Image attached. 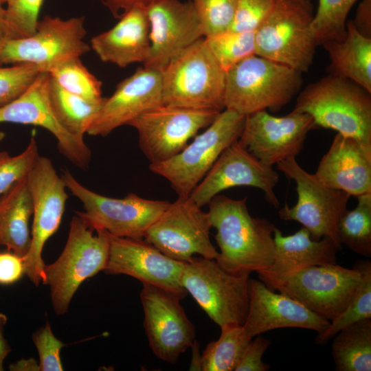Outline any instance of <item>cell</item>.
Here are the masks:
<instances>
[{"instance_id":"obj_49","label":"cell","mask_w":371,"mask_h":371,"mask_svg":"<svg viewBox=\"0 0 371 371\" xmlns=\"http://www.w3.org/2000/svg\"><path fill=\"white\" fill-rule=\"evenodd\" d=\"M11 371H40L38 362L34 358L21 359L9 366Z\"/></svg>"},{"instance_id":"obj_31","label":"cell","mask_w":371,"mask_h":371,"mask_svg":"<svg viewBox=\"0 0 371 371\" xmlns=\"http://www.w3.org/2000/svg\"><path fill=\"white\" fill-rule=\"evenodd\" d=\"M220 328L219 338L210 342L201 355L203 371H234L253 339L247 335L243 325L227 324Z\"/></svg>"},{"instance_id":"obj_27","label":"cell","mask_w":371,"mask_h":371,"mask_svg":"<svg viewBox=\"0 0 371 371\" xmlns=\"http://www.w3.org/2000/svg\"><path fill=\"white\" fill-rule=\"evenodd\" d=\"M322 45L330 59L329 74L349 79L371 92V38L362 35L350 20L343 40Z\"/></svg>"},{"instance_id":"obj_25","label":"cell","mask_w":371,"mask_h":371,"mask_svg":"<svg viewBox=\"0 0 371 371\" xmlns=\"http://www.w3.org/2000/svg\"><path fill=\"white\" fill-rule=\"evenodd\" d=\"M314 175L324 186L350 196L371 192V155L355 139L337 133Z\"/></svg>"},{"instance_id":"obj_17","label":"cell","mask_w":371,"mask_h":371,"mask_svg":"<svg viewBox=\"0 0 371 371\" xmlns=\"http://www.w3.org/2000/svg\"><path fill=\"white\" fill-rule=\"evenodd\" d=\"M278 181L273 167L258 160L238 139L223 150L189 197L202 207L225 190L250 186L261 190L267 202L278 208L274 192Z\"/></svg>"},{"instance_id":"obj_5","label":"cell","mask_w":371,"mask_h":371,"mask_svg":"<svg viewBox=\"0 0 371 371\" xmlns=\"http://www.w3.org/2000/svg\"><path fill=\"white\" fill-rule=\"evenodd\" d=\"M110 234L89 227L78 214L73 216L65 246L56 261L45 265L42 283L50 289L53 308L64 315L75 293L87 279L106 267Z\"/></svg>"},{"instance_id":"obj_23","label":"cell","mask_w":371,"mask_h":371,"mask_svg":"<svg viewBox=\"0 0 371 371\" xmlns=\"http://www.w3.org/2000/svg\"><path fill=\"white\" fill-rule=\"evenodd\" d=\"M249 302L243 326L253 338L263 333L283 328L324 330L330 322L312 312L297 300L276 293L260 280L250 278Z\"/></svg>"},{"instance_id":"obj_18","label":"cell","mask_w":371,"mask_h":371,"mask_svg":"<svg viewBox=\"0 0 371 371\" xmlns=\"http://www.w3.org/2000/svg\"><path fill=\"white\" fill-rule=\"evenodd\" d=\"M313 117L292 111L276 117L266 110L245 116L238 142L265 164H273L295 158L304 147L308 133L316 128Z\"/></svg>"},{"instance_id":"obj_43","label":"cell","mask_w":371,"mask_h":371,"mask_svg":"<svg viewBox=\"0 0 371 371\" xmlns=\"http://www.w3.org/2000/svg\"><path fill=\"white\" fill-rule=\"evenodd\" d=\"M270 340L257 335L245 349L234 371H267L270 366L265 363L262 356L270 345Z\"/></svg>"},{"instance_id":"obj_40","label":"cell","mask_w":371,"mask_h":371,"mask_svg":"<svg viewBox=\"0 0 371 371\" xmlns=\"http://www.w3.org/2000/svg\"><path fill=\"white\" fill-rule=\"evenodd\" d=\"M44 0H8L7 17L13 38L34 33Z\"/></svg>"},{"instance_id":"obj_24","label":"cell","mask_w":371,"mask_h":371,"mask_svg":"<svg viewBox=\"0 0 371 371\" xmlns=\"http://www.w3.org/2000/svg\"><path fill=\"white\" fill-rule=\"evenodd\" d=\"M275 254L271 265L256 272L270 290L280 286L294 273L311 266L337 263V248L327 237L315 240L302 227L293 234L284 236L276 227L273 232Z\"/></svg>"},{"instance_id":"obj_46","label":"cell","mask_w":371,"mask_h":371,"mask_svg":"<svg viewBox=\"0 0 371 371\" xmlns=\"http://www.w3.org/2000/svg\"><path fill=\"white\" fill-rule=\"evenodd\" d=\"M156 0H100L112 15L120 19L126 12L135 6L147 7Z\"/></svg>"},{"instance_id":"obj_13","label":"cell","mask_w":371,"mask_h":371,"mask_svg":"<svg viewBox=\"0 0 371 371\" xmlns=\"http://www.w3.org/2000/svg\"><path fill=\"white\" fill-rule=\"evenodd\" d=\"M207 213L190 197H178L148 227L144 239L168 257L183 262L195 255L216 260Z\"/></svg>"},{"instance_id":"obj_38","label":"cell","mask_w":371,"mask_h":371,"mask_svg":"<svg viewBox=\"0 0 371 371\" xmlns=\"http://www.w3.org/2000/svg\"><path fill=\"white\" fill-rule=\"evenodd\" d=\"M204 37L230 29L236 0H192Z\"/></svg>"},{"instance_id":"obj_16","label":"cell","mask_w":371,"mask_h":371,"mask_svg":"<svg viewBox=\"0 0 371 371\" xmlns=\"http://www.w3.org/2000/svg\"><path fill=\"white\" fill-rule=\"evenodd\" d=\"M140 300L144 327L152 352L161 360L175 363L191 348L196 335L195 327L181 305V299L166 290L143 283Z\"/></svg>"},{"instance_id":"obj_10","label":"cell","mask_w":371,"mask_h":371,"mask_svg":"<svg viewBox=\"0 0 371 371\" xmlns=\"http://www.w3.org/2000/svg\"><path fill=\"white\" fill-rule=\"evenodd\" d=\"M85 17L63 19L45 16L30 36L7 41L0 49V65L26 63L49 73L58 65L91 50L85 41Z\"/></svg>"},{"instance_id":"obj_29","label":"cell","mask_w":371,"mask_h":371,"mask_svg":"<svg viewBox=\"0 0 371 371\" xmlns=\"http://www.w3.org/2000/svg\"><path fill=\"white\" fill-rule=\"evenodd\" d=\"M333 338L331 352L336 370H371V318L346 326Z\"/></svg>"},{"instance_id":"obj_47","label":"cell","mask_w":371,"mask_h":371,"mask_svg":"<svg viewBox=\"0 0 371 371\" xmlns=\"http://www.w3.org/2000/svg\"><path fill=\"white\" fill-rule=\"evenodd\" d=\"M6 322V315L0 313V371L3 370L4 360L11 351V348L3 335L4 326Z\"/></svg>"},{"instance_id":"obj_41","label":"cell","mask_w":371,"mask_h":371,"mask_svg":"<svg viewBox=\"0 0 371 371\" xmlns=\"http://www.w3.org/2000/svg\"><path fill=\"white\" fill-rule=\"evenodd\" d=\"M32 339L39 356L40 371L64 370L60 350L65 344L55 337L48 321L34 333Z\"/></svg>"},{"instance_id":"obj_34","label":"cell","mask_w":371,"mask_h":371,"mask_svg":"<svg viewBox=\"0 0 371 371\" xmlns=\"http://www.w3.org/2000/svg\"><path fill=\"white\" fill-rule=\"evenodd\" d=\"M214 59L226 72L244 59L256 54L255 32L228 30L204 37Z\"/></svg>"},{"instance_id":"obj_1","label":"cell","mask_w":371,"mask_h":371,"mask_svg":"<svg viewBox=\"0 0 371 371\" xmlns=\"http://www.w3.org/2000/svg\"><path fill=\"white\" fill-rule=\"evenodd\" d=\"M247 200L218 194L207 204L208 219L216 230L215 239L220 249L216 260L236 276H249L268 268L275 254V225L252 216Z\"/></svg>"},{"instance_id":"obj_15","label":"cell","mask_w":371,"mask_h":371,"mask_svg":"<svg viewBox=\"0 0 371 371\" xmlns=\"http://www.w3.org/2000/svg\"><path fill=\"white\" fill-rule=\"evenodd\" d=\"M361 282V273L354 267L314 265L290 276L277 291L330 322L346 309Z\"/></svg>"},{"instance_id":"obj_52","label":"cell","mask_w":371,"mask_h":371,"mask_svg":"<svg viewBox=\"0 0 371 371\" xmlns=\"http://www.w3.org/2000/svg\"><path fill=\"white\" fill-rule=\"evenodd\" d=\"M8 1V0H0V2L4 3H6Z\"/></svg>"},{"instance_id":"obj_33","label":"cell","mask_w":371,"mask_h":371,"mask_svg":"<svg viewBox=\"0 0 371 371\" xmlns=\"http://www.w3.org/2000/svg\"><path fill=\"white\" fill-rule=\"evenodd\" d=\"M361 273L359 289L346 309L330 322L328 326L318 333L315 339L317 344H324L339 331L359 321L371 318V262L358 260L354 265Z\"/></svg>"},{"instance_id":"obj_11","label":"cell","mask_w":371,"mask_h":371,"mask_svg":"<svg viewBox=\"0 0 371 371\" xmlns=\"http://www.w3.org/2000/svg\"><path fill=\"white\" fill-rule=\"evenodd\" d=\"M278 169L296 184L297 200L289 207L287 203L278 210L284 221H295L310 232L312 239L330 238L337 250L342 244L338 234L339 218L347 210L350 196L344 191L327 187L314 175L304 170L295 158L277 164Z\"/></svg>"},{"instance_id":"obj_7","label":"cell","mask_w":371,"mask_h":371,"mask_svg":"<svg viewBox=\"0 0 371 371\" xmlns=\"http://www.w3.org/2000/svg\"><path fill=\"white\" fill-rule=\"evenodd\" d=\"M245 115L224 109L201 134L164 161L150 164V170L166 179L178 197H189L223 150L238 140Z\"/></svg>"},{"instance_id":"obj_28","label":"cell","mask_w":371,"mask_h":371,"mask_svg":"<svg viewBox=\"0 0 371 371\" xmlns=\"http://www.w3.org/2000/svg\"><path fill=\"white\" fill-rule=\"evenodd\" d=\"M27 178L0 196V245L23 258L31 246L29 224L33 214Z\"/></svg>"},{"instance_id":"obj_50","label":"cell","mask_w":371,"mask_h":371,"mask_svg":"<svg viewBox=\"0 0 371 371\" xmlns=\"http://www.w3.org/2000/svg\"><path fill=\"white\" fill-rule=\"evenodd\" d=\"M192 359L190 363V370H202L201 368V355L199 353L198 341L195 339L192 346Z\"/></svg>"},{"instance_id":"obj_6","label":"cell","mask_w":371,"mask_h":371,"mask_svg":"<svg viewBox=\"0 0 371 371\" xmlns=\"http://www.w3.org/2000/svg\"><path fill=\"white\" fill-rule=\"evenodd\" d=\"M310 0H276L255 32L256 54L306 72L318 45L313 28Z\"/></svg>"},{"instance_id":"obj_22","label":"cell","mask_w":371,"mask_h":371,"mask_svg":"<svg viewBox=\"0 0 371 371\" xmlns=\"http://www.w3.org/2000/svg\"><path fill=\"white\" fill-rule=\"evenodd\" d=\"M162 104L161 72L139 67L117 85L109 98H104L87 134L107 136L143 113Z\"/></svg>"},{"instance_id":"obj_14","label":"cell","mask_w":371,"mask_h":371,"mask_svg":"<svg viewBox=\"0 0 371 371\" xmlns=\"http://www.w3.org/2000/svg\"><path fill=\"white\" fill-rule=\"evenodd\" d=\"M220 112L162 104L143 113L128 125L137 131L139 148L150 164H156L179 153Z\"/></svg>"},{"instance_id":"obj_48","label":"cell","mask_w":371,"mask_h":371,"mask_svg":"<svg viewBox=\"0 0 371 371\" xmlns=\"http://www.w3.org/2000/svg\"><path fill=\"white\" fill-rule=\"evenodd\" d=\"M0 2V49L4 43L13 38L8 21L5 8Z\"/></svg>"},{"instance_id":"obj_44","label":"cell","mask_w":371,"mask_h":371,"mask_svg":"<svg viewBox=\"0 0 371 371\" xmlns=\"http://www.w3.org/2000/svg\"><path fill=\"white\" fill-rule=\"evenodd\" d=\"M25 262L23 257L12 252L0 253V284L10 285L25 275Z\"/></svg>"},{"instance_id":"obj_51","label":"cell","mask_w":371,"mask_h":371,"mask_svg":"<svg viewBox=\"0 0 371 371\" xmlns=\"http://www.w3.org/2000/svg\"><path fill=\"white\" fill-rule=\"evenodd\" d=\"M3 137L4 134L3 133H0V142L2 141Z\"/></svg>"},{"instance_id":"obj_36","label":"cell","mask_w":371,"mask_h":371,"mask_svg":"<svg viewBox=\"0 0 371 371\" xmlns=\"http://www.w3.org/2000/svg\"><path fill=\"white\" fill-rule=\"evenodd\" d=\"M357 0H319L312 28L318 45L330 41L343 40L346 34L347 16Z\"/></svg>"},{"instance_id":"obj_26","label":"cell","mask_w":371,"mask_h":371,"mask_svg":"<svg viewBox=\"0 0 371 371\" xmlns=\"http://www.w3.org/2000/svg\"><path fill=\"white\" fill-rule=\"evenodd\" d=\"M111 29L91 38L89 46L101 61L119 67L146 61L150 53V24L146 7L135 6Z\"/></svg>"},{"instance_id":"obj_45","label":"cell","mask_w":371,"mask_h":371,"mask_svg":"<svg viewBox=\"0 0 371 371\" xmlns=\"http://www.w3.org/2000/svg\"><path fill=\"white\" fill-rule=\"evenodd\" d=\"M352 21L362 35L371 38V0H363L359 4L355 19Z\"/></svg>"},{"instance_id":"obj_19","label":"cell","mask_w":371,"mask_h":371,"mask_svg":"<svg viewBox=\"0 0 371 371\" xmlns=\"http://www.w3.org/2000/svg\"><path fill=\"white\" fill-rule=\"evenodd\" d=\"M49 80V73L41 72L23 93L0 108V123L45 128L56 138L59 152L72 164L85 170L91 161V152L84 137L69 133L58 120L50 101Z\"/></svg>"},{"instance_id":"obj_9","label":"cell","mask_w":371,"mask_h":371,"mask_svg":"<svg viewBox=\"0 0 371 371\" xmlns=\"http://www.w3.org/2000/svg\"><path fill=\"white\" fill-rule=\"evenodd\" d=\"M61 177L67 190L83 205L84 212L77 214L91 229L115 236L144 239L146 230L170 204L132 192L123 198L100 194L82 185L68 170H63Z\"/></svg>"},{"instance_id":"obj_2","label":"cell","mask_w":371,"mask_h":371,"mask_svg":"<svg viewBox=\"0 0 371 371\" xmlns=\"http://www.w3.org/2000/svg\"><path fill=\"white\" fill-rule=\"evenodd\" d=\"M293 111L355 139L371 155V92L356 82L328 74L301 91Z\"/></svg>"},{"instance_id":"obj_32","label":"cell","mask_w":371,"mask_h":371,"mask_svg":"<svg viewBox=\"0 0 371 371\" xmlns=\"http://www.w3.org/2000/svg\"><path fill=\"white\" fill-rule=\"evenodd\" d=\"M357 204L339 218L338 234L342 245L366 258L371 257V192L356 196Z\"/></svg>"},{"instance_id":"obj_37","label":"cell","mask_w":371,"mask_h":371,"mask_svg":"<svg viewBox=\"0 0 371 371\" xmlns=\"http://www.w3.org/2000/svg\"><path fill=\"white\" fill-rule=\"evenodd\" d=\"M38 157L34 132L28 145L20 154L12 156L8 152H0V196L27 177Z\"/></svg>"},{"instance_id":"obj_30","label":"cell","mask_w":371,"mask_h":371,"mask_svg":"<svg viewBox=\"0 0 371 371\" xmlns=\"http://www.w3.org/2000/svg\"><path fill=\"white\" fill-rule=\"evenodd\" d=\"M49 93L52 107L63 126L71 134L84 137L104 101L94 103L71 93L62 88L51 76Z\"/></svg>"},{"instance_id":"obj_35","label":"cell","mask_w":371,"mask_h":371,"mask_svg":"<svg viewBox=\"0 0 371 371\" xmlns=\"http://www.w3.org/2000/svg\"><path fill=\"white\" fill-rule=\"evenodd\" d=\"M64 89L94 103H101L102 82L82 64L80 58L65 61L49 72Z\"/></svg>"},{"instance_id":"obj_42","label":"cell","mask_w":371,"mask_h":371,"mask_svg":"<svg viewBox=\"0 0 371 371\" xmlns=\"http://www.w3.org/2000/svg\"><path fill=\"white\" fill-rule=\"evenodd\" d=\"M275 1L276 0H236L234 21L229 30L256 32L269 14Z\"/></svg>"},{"instance_id":"obj_39","label":"cell","mask_w":371,"mask_h":371,"mask_svg":"<svg viewBox=\"0 0 371 371\" xmlns=\"http://www.w3.org/2000/svg\"><path fill=\"white\" fill-rule=\"evenodd\" d=\"M41 72L38 67L32 64L0 65V108L23 93Z\"/></svg>"},{"instance_id":"obj_21","label":"cell","mask_w":371,"mask_h":371,"mask_svg":"<svg viewBox=\"0 0 371 371\" xmlns=\"http://www.w3.org/2000/svg\"><path fill=\"white\" fill-rule=\"evenodd\" d=\"M146 13L150 47L146 68L161 71L177 54L204 37L192 1L156 0Z\"/></svg>"},{"instance_id":"obj_12","label":"cell","mask_w":371,"mask_h":371,"mask_svg":"<svg viewBox=\"0 0 371 371\" xmlns=\"http://www.w3.org/2000/svg\"><path fill=\"white\" fill-rule=\"evenodd\" d=\"M31 194L33 214L31 246L23 258L25 275L36 286L42 282L45 263L44 245L58 230L68 199L67 187L49 159L40 156L27 178Z\"/></svg>"},{"instance_id":"obj_3","label":"cell","mask_w":371,"mask_h":371,"mask_svg":"<svg viewBox=\"0 0 371 371\" xmlns=\"http://www.w3.org/2000/svg\"><path fill=\"white\" fill-rule=\"evenodd\" d=\"M302 82L301 72L254 54L225 72V109L245 116L277 111L299 93Z\"/></svg>"},{"instance_id":"obj_4","label":"cell","mask_w":371,"mask_h":371,"mask_svg":"<svg viewBox=\"0 0 371 371\" xmlns=\"http://www.w3.org/2000/svg\"><path fill=\"white\" fill-rule=\"evenodd\" d=\"M163 104L222 111L225 72L204 37L172 57L160 71Z\"/></svg>"},{"instance_id":"obj_8","label":"cell","mask_w":371,"mask_h":371,"mask_svg":"<svg viewBox=\"0 0 371 371\" xmlns=\"http://www.w3.org/2000/svg\"><path fill=\"white\" fill-rule=\"evenodd\" d=\"M181 283L219 327L245 323L249 302V276L229 273L214 259L194 256L185 263Z\"/></svg>"},{"instance_id":"obj_20","label":"cell","mask_w":371,"mask_h":371,"mask_svg":"<svg viewBox=\"0 0 371 371\" xmlns=\"http://www.w3.org/2000/svg\"><path fill=\"white\" fill-rule=\"evenodd\" d=\"M185 263L168 257L144 239L110 234L109 254L104 271L131 276L142 284L159 287L182 300L188 293L181 283Z\"/></svg>"}]
</instances>
